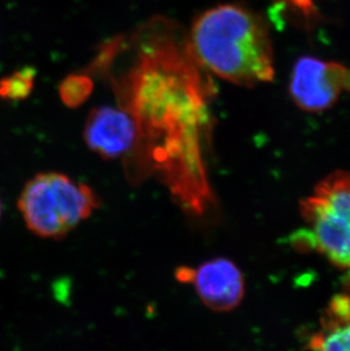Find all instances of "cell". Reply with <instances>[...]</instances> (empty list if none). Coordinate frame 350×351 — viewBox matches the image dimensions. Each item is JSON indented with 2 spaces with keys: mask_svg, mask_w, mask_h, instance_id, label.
<instances>
[{
  "mask_svg": "<svg viewBox=\"0 0 350 351\" xmlns=\"http://www.w3.org/2000/svg\"><path fill=\"white\" fill-rule=\"evenodd\" d=\"M159 40L142 46L138 63L116 86L139 130L135 152H147L170 181L187 172L206 186L199 143V130L206 128L205 86L188 43Z\"/></svg>",
  "mask_w": 350,
  "mask_h": 351,
  "instance_id": "obj_1",
  "label": "cell"
},
{
  "mask_svg": "<svg viewBox=\"0 0 350 351\" xmlns=\"http://www.w3.org/2000/svg\"><path fill=\"white\" fill-rule=\"evenodd\" d=\"M188 47L202 69L237 86L275 79L268 25L246 7L225 3L204 12L194 21Z\"/></svg>",
  "mask_w": 350,
  "mask_h": 351,
  "instance_id": "obj_2",
  "label": "cell"
},
{
  "mask_svg": "<svg viewBox=\"0 0 350 351\" xmlns=\"http://www.w3.org/2000/svg\"><path fill=\"white\" fill-rule=\"evenodd\" d=\"M100 195L86 183L60 172L38 173L29 180L19 198V210L30 232L60 240L100 208Z\"/></svg>",
  "mask_w": 350,
  "mask_h": 351,
  "instance_id": "obj_3",
  "label": "cell"
},
{
  "mask_svg": "<svg viewBox=\"0 0 350 351\" xmlns=\"http://www.w3.org/2000/svg\"><path fill=\"white\" fill-rule=\"evenodd\" d=\"M299 210L305 224L301 245L350 271V172L336 171L320 180Z\"/></svg>",
  "mask_w": 350,
  "mask_h": 351,
  "instance_id": "obj_4",
  "label": "cell"
},
{
  "mask_svg": "<svg viewBox=\"0 0 350 351\" xmlns=\"http://www.w3.org/2000/svg\"><path fill=\"white\" fill-rule=\"evenodd\" d=\"M342 89L350 90V70L340 64L311 56L301 57L294 64L289 90L301 110H327L334 106Z\"/></svg>",
  "mask_w": 350,
  "mask_h": 351,
  "instance_id": "obj_5",
  "label": "cell"
},
{
  "mask_svg": "<svg viewBox=\"0 0 350 351\" xmlns=\"http://www.w3.org/2000/svg\"><path fill=\"white\" fill-rule=\"evenodd\" d=\"M83 139L93 153L106 160L126 159L138 146L139 130L122 107H98L86 119Z\"/></svg>",
  "mask_w": 350,
  "mask_h": 351,
  "instance_id": "obj_6",
  "label": "cell"
},
{
  "mask_svg": "<svg viewBox=\"0 0 350 351\" xmlns=\"http://www.w3.org/2000/svg\"><path fill=\"white\" fill-rule=\"evenodd\" d=\"M187 283L194 285L202 305L215 313L237 308L245 297V278L230 259L216 257L190 269Z\"/></svg>",
  "mask_w": 350,
  "mask_h": 351,
  "instance_id": "obj_7",
  "label": "cell"
},
{
  "mask_svg": "<svg viewBox=\"0 0 350 351\" xmlns=\"http://www.w3.org/2000/svg\"><path fill=\"white\" fill-rule=\"evenodd\" d=\"M307 347L310 351H350V297L330 299Z\"/></svg>",
  "mask_w": 350,
  "mask_h": 351,
  "instance_id": "obj_8",
  "label": "cell"
},
{
  "mask_svg": "<svg viewBox=\"0 0 350 351\" xmlns=\"http://www.w3.org/2000/svg\"><path fill=\"white\" fill-rule=\"evenodd\" d=\"M36 74L34 69L27 66L0 79V98L12 101L27 98L34 89Z\"/></svg>",
  "mask_w": 350,
  "mask_h": 351,
  "instance_id": "obj_9",
  "label": "cell"
},
{
  "mask_svg": "<svg viewBox=\"0 0 350 351\" xmlns=\"http://www.w3.org/2000/svg\"><path fill=\"white\" fill-rule=\"evenodd\" d=\"M91 83L83 77H72L67 79L62 86V97L69 105H78L89 95Z\"/></svg>",
  "mask_w": 350,
  "mask_h": 351,
  "instance_id": "obj_10",
  "label": "cell"
},
{
  "mask_svg": "<svg viewBox=\"0 0 350 351\" xmlns=\"http://www.w3.org/2000/svg\"><path fill=\"white\" fill-rule=\"evenodd\" d=\"M1 212H3V206H1V200H0V217H1Z\"/></svg>",
  "mask_w": 350,
  "mask_h": 351,
  "instance_id": "obj_11",
  "label": "cell"
}]
</instances>
